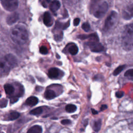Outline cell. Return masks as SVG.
I'll use <instances>...</instances> for the list:
<instances>
[{"label": "cell", "instance_id": "obj_7", "mask_svg": "<svg viewBox=\"0 0 133 133\" xmlns=\"http://www.w3.org/2000/svg\"><path fill=\"white\" fill-rule=\"evenodd\" d=\"M87 45L89 47L90 50L92 52H100L103 51L104 49V47L102 45L97 41L89 42L87 43Z\"/></svg>", "mask_w": 133, "mask_h": 133}, {"label": "cell", "instance_id": "obj_21", "mask_svg": "<svg viewBox=\"0 0 133 133\" xmlns=\"http://www.w3.org/2000/svg\"><path fill=\"white\" fill-rule=\"evenodd\" d=\"M101 119H98L97 121H96L94 123V129L95 131L98 132L99 131V130L101 128Z\"/></svg>", "mask_w": 133, "mask_h": 133}, {"label": "cell", "instance_id": "obj_8", "mask_svg": "<svg viewBox=\"0 0 133 133\" xmlns=\"http://www.w3.org/2000/svg\"><path fill=\"white\" fill-rule=\"evenodd\" d=\"M133 14V5L128 6L123 11L122 16L123 18L125 20H130L132 17Z\"/></svg>", "mask_w": 133, "mask_h": 133}, {"label": "cell", "instance_id": "obj_17", "mask_svg": "<svg viewBox=\"0 0 133 133\" xmlns=\"http://www.w3.org/2000/svg\"><path fill=\"white\" fill-rule=\"evenodd\" d=\"M4 89L7 95H11L15 91L14 86L9 84H6L4 85Z\"/></svg>", "mask_w": 133, "mask_h": 133}, {"label": "cell", "instance_id": "obj_18", "mask_svg": "<svg viewBox=\"0 0 133 133\" xmlns=\"http://www.w3.org/2000/svg\"><path fill=\"white\" fill-rule=\"evenodd\" d=\"M78 51V48L77 46L75 45H73L71 46L69 48V52L70 54L72 55H75L77 54Z\"/></svg>", "mask_w": 133, "mask_h": 133}, {"label": "cell", "instance_id": "obj_30", "mask_svg": "<svg viewBox=\"0 0 133 133\" xmlns=\"http://www.w3.org/2000/svg\"><path fill=\"white\" fill-rule=\"evenodd\" d=\"M18 98H17V97H13V98H11L10 99V102H11V103H14L17 102V101H18Z\"/></svg>", "mask_w": 133, "mask_h": 133}, {"label": "cell", "instance_id": "obj_15", "mask_svg": "<svg viewBox=\"0 0 133 133\" xmlns=\"http://www.w3.org/2000/svg\"><path fill=\"white\" fill-rule=\"evenodd\" d=\"M45 97L48 100H51L56 97V94L55 92L51 89H47L45 92Z\"/></svg>", "mask_w": 133, "mask_h": 133}, {"label": "cell", "instance_id": "obj_22", "mask_svg": "<svg viewBox=\"0 0 133 133\" xmlns=\"http://www.w3.org/2000/svg\"><path fill=\"white\" fill-rule=\"evenodd\" d=\"M125 68V65H119V66H118L113 72V75L114 76H116L118 74H119L123 70V69Z\"/></svg>", "mask_w": 133, "mask_h": 133}, {"label": "cell", "instance_id": "obj_13", "mask_svg": "<svg viewBox=\"0 0 133 133\" xmlns=\"http://www.w3.org/2000/svg\"><path fill=\"white\" fill-rule=\"evenodd\" d=\"M60 3L58 1H52L50 4L49 8L51 11L53 12L58 10L60 7Z\"/></svg>", "mask_w": 133, "mask_h": 133}, {"label": "cell", "instance_id": "obj_3", "mask_svg": "<svg viewBox=\"0 0 133 133\" xmlns=\"http://www.w3.org/2000/svg\"><path fill=\"white\" fill-rule=\"evenodd\" d=\"M122 47L124 50H131L133 46V25H127L122 33Z\"/></svg>", "mask_w": 133, "mask_h": 133}, {"label": "cell", "instance_id": "obj_24", "mask_svg": "<svg viewBox=\"0 0 133 133\" xmlns=\"http://www.w3.org/2000/svg\"><path fill=\"white\" fill-rule=\"evenodd\" d=\"M124 76L125 77H127L128 78H130L131 79L132 78V69H129L127 70L125 73H124Z\"/></svg>", "mask_w": 133, "mask_h": 133}, {"label": "cell", "instance_id": "obj_25", "mask_svg": "<svg viewBox=\"0 0 133 133\" xmlns=\"http://www.w3.org/2000/svg\"><path fill=\"white\" fill-rule=\"evenodd\" d=\"M39 52L42 54L45 55L48 53V51L47 48L45 46H42V47H41V48L39 49Z\"/></svg>", "mask_w": 133, "mask_h": 133}, {"label": "cell", "instance_id": "obj_2", "mask_svg": "<svg viewBox=\"0 0 133 133\" xmlns=\"http://www.w3.org/2000/svg\"><path fill=\"white\" fill-rule=\"evenodd\" d=\"M16 57L12 54H7L0 59V75L7 74L11 69L17 64Z\"/></svg>", "mask_w": 133, "mask_h": 133}, {"label": "cell", "instance_id": "obj_12", "mask_svg": "<svg viewBox=\"0 0 133 133\" xmlns=\"http://www.w3.org/2000/svg\"><path fill=\"white\" fill-rule=\"evenodd\" d=\"M48 74L50 78H56L59 76V70L55 68H51L49 70Z\"/></svg>", "mask_w": 133, "mask_h": 133}, {"label": "cell", "instance_id": "obj_27", "mask_svg": "<svg viewBox=\"0 0 133 133\" xmlns=\"http://www.w3.org/2000/svg\"><path fill=\"white\" fill-rule=\"evenodd\" d=\"M71 121L70 120V119H63L61 121V123L63 125H69L70 124H71Z\"/></svg>", "mask_w": 133, "mask_h": 133}, {"label": "cell", "instance_id": "obj_10", "mask_svg": "<svg viewBox=\"0 0 133 133\" xmlns=\"http://www.w3.org/2000/svg\"><path fill=\"white\" fill-rule=\"evenodd\" d=\"M43 22L45 25L47 26L51 25L52 23L51 17L50 13L48 11H46L44 13L43 16Z\"/></svg>", "mask_w": 133, "mask_h": 133}, {"label": "cell", "instance_id": "obj_29", "mask_svg": "<svg viewBox=\"0 0 133 133\" xmlns=\"http://www.w3.org/2000/svg\"><path fill=\"white\" fill-rule=\"evenodd\" d=\"M80 22V19L78 18H75L73 21V24L74 26H77Z\"/></svg>", "mask_w": 133, "mask_h": 133}, {"label": "cell", "instance_id": "obj_9", "mask_svg": "<svg viewBox=\"0 0 133 133\" xmlns=\"http://www.w3.org/2000/svg\"><path fill=\"white\" fill-rule=\"evenodd\" d=\"M19 18V14L17 12H13L8 16L6 19L7 23L9 25H12L16 23L18 20Z\"/></svg>", "mask_w": 133, "mask_h": 133}, {"label": "cell", "instance_id": "obj_23", "mask_svg": "<svg viewBox=\"0 0 133 133\" xmlns=\"http://www.w3.org/2000/svg\"><path fill=\"white\" fill-rule=\"evenodd\" d=\"M82 28L84 31L87 32L90 30V27L89 24L88 22H84L82 25Z\"/></svg>", "mask_w": 133, "mask_h": 133}, {"label": "cell", "instance_id": "obj_20", "mask_svg": "<svg viewBox=\"0 0 133 133\" xmlns=\"http://www.w3.org/2000/svg\"><path fill=\"white\" fill-rule=\"evenodd\" d=\"M43 112V109L41 107H38L32 110L30 112V114L33 115H37L41 114Z\"/></svg>", "mask_w": 133, "mask_h": 133}, {"label": "cell", "instance_id": "obj_1", "mask_svg": "<svg viewBox=\"0 0 133 133\" xmlns=\"http://www.w3.org/2000/svg\"><path fill=\"white\" fill-rule=\"evenodd\" d=\"M28 32L26 28L22 25H17L14 27L10 32V37L16 44H24L28 39Z\"/></svg>", "mask_w": 133, "mask_h": 133}, {"label": "cell", "instance_id": "obj_32", "mask_svg": "<svg viewBox=\"0 0 133 133\" xmlns=\"http://www.w3.org/2000/svg\"><path fill=\"white\" fill-rule=\"evenodd\" d=\"M91 112H92V113L93 114L95 115V114H98V111H97L95 110V109H91Z\"/></svg>", "mask_w": 133, "mask_h": 133}, {"label": "cell", "instance_id": "obj_6", "mask_svg": "<svg viewBox=\"0 0 133 133\" xmlns=\"http://www.w3.org/2000/svg\"><path fill=\"white\" fill-rule=\"evenodd\" d=\"M2 5L4 8L9 11H13L18 6V1L16 0H2Z\"/></svg>", "mask_w": 133, "mask_h": 133}, {"label": "cell", "instance_id": "obj_14", "mask_svg": "<svg viewBox=\"0 0 133 133\" xmlns=\"http://www.w3.org/2000/svg\"><path fill=\"white\" fill-rule=\"evenodd\" d=\"M26 133H42V127L39 125H34L31 127Z\"/></svg>", "mask_w": 133, "mask_h": 133}, {"label": "cell", "instance_id": "obj_16", "mask_svg": "<svg viewBox=\"0 0 133 133\" xmlns=\"http://www.w3.org/2000/svg\"><path fill=\"white\" fill-rule=\"evenodd\" d=\"M20 116V113L16 111H12L7 115L6 119L8 121H13L16 119Z\"/></svg>", "mask_w": 133, "mask_h": 133}, {"label": "cell", "instance_id": "obj_5", "mask_svg": "<svg viewBox=\"0 0 133 133\" xmlns=\"http://www.w3.org/2000/svg\"><path fill=\"white\" fill-rule=\"evenodd\" d=\"M109 5L107 2H103L98 5L95 8L94 12V15L97 18H102L107 12L108 10Z\"/></svg>", "mask_w": 133, "mask_h": 133}, {"label": "cell", "instance_id": "obj_33", "mask_svg": "<svg viewBox=\"0 0 133 133\" xmlns=\"http://www.w3.org/2000/svg\"><path fill=\"white\" fill-rule=\"evenodd\" d=\"M1 97V94H0V97Z\"/></svg>", "mask_w": 133, "mask_h": 133}, {"label": "cell", "instance_id": "obj_28", "mask_svg": "<svg viewBox=\"0 0 133 133\" xmlns=\"http://www.w3.org/2000/svg\"><path fill=\"white\" fill-rule=\"evenodd\" d=\"M62 35H63V34H62V32H61V33H59V34H58V35L55 36V39L56 41H60V40L62 39Z\"/></svg>", "mask_w": 133, "mask_h": 133}, {"label": "cell", "instance_id": "obj_19", "mask_svg": "<svg viewBox=\"0 0 133 133\" xmlns=\"http://www.w3.org/2000/svg\"><path fill=\"white\" fill-rule=\"evenodd\" d=\"M65 110L68 113H73L76 110V107L74 104H69L65 107Z\"/></svg>", "mask_w": 133, "mask_h": 133}, {"label": "cell", "instance_id": "obj_4", "mask_svg": "<svg viewBox=\"0 0 133 133\" xmlns=\"http://www.w3.org/2000/svg\"><path fill=\"white\" fill-rule=\"evenodd\" d=\"M117 18V13L115 11H111L105 20L103 26V30L104 31H107L110 30L112 28H113L116 23Z\"/></svg>", "mask_w": 133, "mask_h": 133}, {"label": "cell", "instance_id": "obj_31", "mask_svg": "<svg viewBox=\"0 0 133 133\" xmlns=\"http://www.w3.org/2000/svg\"><path fill=\"white\" fill-rule=\"evenodd\" d=\"M107 108H108L107 105H105V104H103V105H102L101 106V107H100V110H101V111H104V110H106Z\"/></svg>", "mask_w": 133, "mask_h": 133}, {"label": "cell", "instance_id": "obj_11", "mask_svg": "<svg viewBox=\"0 0 133 133\" xmlns=\"http://www.w3.org/2000/svg\"><path fill=\"white\" fill-rule=\"evenodd\" d=\"M38 102V99L34 96H31L29 97L25 101V104L30 107L35 105Z\"/></svg>", "mask_w": 133, "mask_h": 133}, {"label": "cell", "instance_id": "obj_26", "mask_svg": "<svg viewBox=\"0 0 133 133\" xmlns=\"http://www.w3.org/2000/svg\"><path fill=\"white\" fill-rule=\"evenodd\" d=\"M124 93L123 91H118L115 93V96L118 98H122L124 96Z\"/></svg>", "mask_w": 133, "mask_h": 133}]
</instances>
